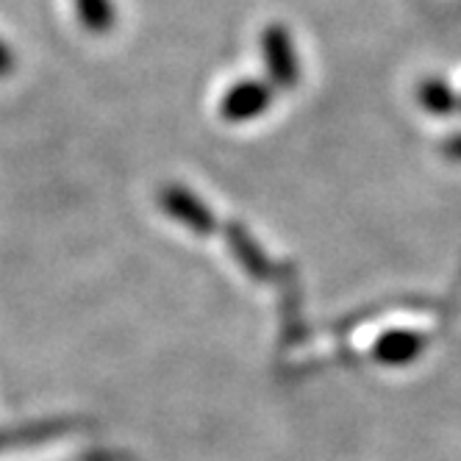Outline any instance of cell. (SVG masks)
Instances as JSON below:
<instances>
[{"label":"cell","instance_id":"8","mask_svg":"<svg viewBox=\"0 0 461 461\" xmlns=\"http://www.w3.org/2000/svg\"><path fill=\"white\" fill-rule=\"evenodd\" d=\"M12 70H14V56L4 42H0V76H9Z\"/></svg>","mask_w":461,"mask_h":461},{"label":"cell","instance_id":"5","mask_svg":"<svg viewBox=\"0 0 461 461\" xmlns=\"http://www.w3.org/2000/svg\"><path fill=\"white\" fill-rule=\"evenodd\" d=\"M228 242H230V250H234V256L240 258V265L245 267V273H250L253 278H270V261H267V256L258 250V245L250 240V234H245V230L237 222L228 225Z\"/></svg>","mask_w":461,"mask_h":461},{"label":"cell","instance_id":"4","mask_svg":"<svg viewBox=\"0 0 461 461\" xmlns=\"http://www.w3.org/2000/svg\"><path fill=\"white\" fill-rule=\"evenodd\" d=\"M425 348V339L414 331H389L375 345V358L384 365H406V361L417 358V353Z\"/></svg>","mask_w":461,"mask_h":461},{"label":"cell","instance_id":"3","mask_svg":"<svg viewBox=\"0 0 461 461\" xmlns=\"http://www.w3.org/2000/svg\"><path fill=\"white\" fill-rule=\"evenodd\" d=\"M161 206L170 217H176L178 222L192 228L194 234H212V230H214V214L184 186H167V189H164L161 192Z\"/></svg>","mask_w":461,"mask_h":461},{"label":"cell","instance_id":"2","mask_svg":"<svg viewBox=\"0 0 461 461\" xmlns=\"http://www.w3.org/2000/svg\"><path fill=\"white\" fill-rule=\"evenodd\" d=\"M273 104V89L261 81H240L234 84L220 101V114L228 122L253 120Z\"/></svg>","mask_w":461,"mask_h":461},{"label":"cell","instance_id":"9","mask_svg":"<svg viewBox=\"0 0 461 461\" xmlns=\"http://www.w3.org/2000/svg\"><path fill=\"white\" fill-rule=\"evenodd\" d=\"M447 153H450V156H456V158H461V137H458V140H453V142L447 145Z\"/></svg>","mask_w":461,"mask_h":461},{"label":"cell","instance_id":"7","mask_svg":"<svg viewBox=\"0 0 461 461\" xmlns=\"http://www.w3.org/2000/svg\"><path fill=\"white\" fill-rule=\"evenodd\" d=\"M420 101H422V106H428V109L437 112V114H445V112L453 106L450 89H447L442 81H428V84H422V89H420Z\"/></svg>","mask_w":461,"mask_h":461},{"label":"cell","instance_id":"1","mask_svg":"<svg viewBox=\"0 0 461 461\" xmlns=\"http://www.w3.org/2000/svg\"><path fill=\"white\" fill-rule=\"evenodd\" d=\"M261 53H265L267 73L276 86H294L298 84V53L281 25H270L261 34Z\"/></svg>","mask_w":461,"mask_h":461},{"label":"cell","instance_id":"6","mask_svg":"<svg viewBox=\"0 0 461 461\" xmlns=\"http://www.w3.org/2000/svg\"><path fill=\"white\" fill-rule=\"evenodd\" d=\"M76 9H78L84 28L92 31V34H106L114 23V12L109 0H76Z\"/></svg>","mask_w":461,"mask_h":461}]
</instances>
